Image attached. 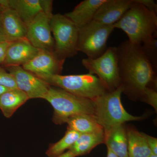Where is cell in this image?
<instances>
[{"mask_svg":"<svg viewBox=\"0 0 157 157\" xmlns=\"http://www.w3.org/2000/svg\"><path fill=\"white\" fill-rule=\"evenodd\" d=\"M117 47L123 93L132 99H141L150 84H156V71L144 53L141 45L126 40Z\"/></svg>","mask_w":157,"mask_h":157,"instance_id":"6da1fadb","label":"cell"},{"mask_svg":"<svg viewBox=\"0 0 157 157\" xmlns=\"http://www.w3.org/2000/svg\"><path fill=\"white\" fill-rule=\"evenodd\" d=\"M134 1L131 8L113 26L125 33L129 42L141 45L146 40L157 36V12Z\"/></svg>","mask_w":157,"mask_h":157,"instance_id":"7a4b0ae2","label":"cell"},{"mask_svg":"<svg viewBox=\"0 0 157 157\" xmlns=\"http://www.w3.org/2000/svg\"><path fill=\"white\" fill-rule=\"evenodd\" d=\"M124 90L121 85L114 90L107 92L92 100L94 105L93 117L104 132L117 125L140 120L144 117L132 115L124 108L121 101Z\"/></svg>","mask_w":157,"mask_h":157,"instance_id":"3957f363","label":"cell"},{"mask_svg":"<svg viewBox=\"0 0 157 157\" xmlns=\"http://www.w3.org/2000/svg\"><path fill=\"white\" fill-rule=\"evenodd\" d=\"M45 100L53 107L52 121L56 124L66 123L69 118L78 114L94 115L92 100L75 95L59 88L51 86Z\"/></svg>","mask_w":157,"mask_h":157,"instance_id":"277c9868","label":"cell"},{"mask_svg":"<svg viewBox=\"0 0 157 157\" xmlns=\"http://www.w3.org/2000/svg\"><path fill=\"white\" fill-rule=\"evenodd\" d=\"M50 86L59 88L75 95L93 100L109 92L101 79L88 73L79 75H47L38 77Z\"/></svg>","mask_w":157,"mask_h":157,"instance_id":"5b68a950","label":"cell"},{"mask_svg":"<svg viewBox=\"0 0 157 157\" xmlns=\"http://www.w3.org/2000/svg\"><path fill=\"white\" fill-rule=\"evenodd\" d=\"M50 25L55 42V52L60 58L76 56L77 51L78 29L65 15L53 14Z\"/></svg>","mask_w":157,"mask_h":157,"instance_id":"8992f818","label":"cell"},{"mask_svg":"<svg viewBox=\"0 0 157 157\" xmlns=\"http://www.w3.org/2000/svg\"><path fill=\"white\" fill-rule=\"evenodd\" d=\"M113 25H106L93 20L78 29L77 51L88 58L101 56L107 49V42L114 30Z\"/></svg>","mask_w":157,"mask_h":157,"instance_id":"52a82bcc","label":"cell"},{"mask_svg":"<svg viewBox=\"0 0 157 157\" xmlns=\"http://www.w3.org/2000/svg\"><path fill=\"white\" fill-rule=\"evenodd\" d=\"M82 64L89 73L101 79L108 91L114 90L121 85L118 64L117 47H109L101 56L95 59H82Z\"/></svg>","mask_w":157,"mask_h":157,"instance_id":"ba28073f","label":"cell"},{"mask_svg":"<svg viewBox=\"0 0 157 157\" xmlns=\"http://www.w3.org/2000/svg\"><path fill=\"white\" fill-rule=\"evenodd\" d=\"M5 69L14 77L17 89L26 94L29 99H45L50 86L21 66L7 67Z\"/></svg>","mask_w":157,"mask_h":157,"instance_id":"9c48e42d","label":"cell"},{"mask_svg":"<svg viewBox=\"0 0 157 157\" xmlns=\"http://www.w3.org/2000/svg\"><path fill=\"white\" fill-rule=\"evenodd\" d=\"M51 17L40 12L27 26L26 39L35 48L55 52V42L52 36Z\"/></svg>","mask_w":157,"mask_h":157,"instance_id":"30bf717a","label":"cell"},{"mask_svg":"<svg viewBox=\"0 0 157 157\" xmlns=\"http://www.w3.org/2000/svg\"><path fill=\"white\" fill-rule=\"evenodd\" d=\"M65 60L59 57L55 52L39 49L37 55L22 67L37 77L60 75Z\"/></svg>","mask_w":157,"mask_h":157,"instance_id":"8fae6325","label":"cell"},{"mask_svg":"<svg viewBox=\"0 0 157 157\" xmlns=\"http://www.w3.org/2000/svg\"><path fill=\"white\" fill-rule=\"evenodd\" d=\"M39 49L35 48L26 38L10 42L2 66L4 68L21 66L28 63L37 55Z\"/></svg>","mask_w":157,"mask_h":157,"instance_id":"7c38bea8","label":"cell"},{"mask_svg":"<svg viewBox=\"0 0 157 157\" xmlns=\"http://www.w3.org/2000/svg\"><path fill=\"white\" fill-rule=\"evenodd\" d=\"M134 3V0H105L93 20L106 25H114Z\"/></svg>","mask_w":157,"mask_h":157,"instance_id":"4fadbf2b","label":"cell"},{"mask_svg":"<svg viewBox=\"0 0 157 157\" xmlns=\"http://www.w3.org/2000/svg\"><path fill=\"white\" fill-rule=\"evenodd\" d=\"M1 15L7 41L11 42L26 38L27 27L15 11L7 9L1 13Z\"/></svg>","mask_w":157,"mask_h":157,"instance_id":"5bb4252c","label":"cell"},{"mask_svg":"<svg viewBox=\"0 0 157 157\" xmlns=\"http://www.w3.org/2000/svg\"><path fill=\"white\" fill-rule=\"evenodd\" d=\"M105 0H84L73 11L64 14L78 29L86 25L94 19L98 8Z\"/></svg>","mask_w":157,"mask_h":157,"instance_id":"9a60e30c","label":"cell"},{"mask_svg":"<svg viewBox=\"0 0 157 157\" xmlns=\"http://www.w3.org/2000/svg\"><path fill=\"white\" fill-rule=\"evenodd\" d=\"M104 134L107 148L119 157H128L126 130L124 124L115 126Z\"/></svg>","mask_w":157,"mask_h":157,"instance_id":"2e32d148","label":"cell"},{"mask_svg":"<svg viewBox=\"0 0 157 157\" xmlns=\"http://www.w3.org/2000/svg\"><path fill=\"white\" fill-rule=\"evenodd\" d=\"M104 130L99 132L80 134L68 150L76 157L85 155L89 154L96 147L104 144Z\"/></svg>","mask_w":157,"mask_h":157,"instance_id":"e0dca14e","label":"cell"},{"mask_svg":"<svg viewBox=\"0 0 157 157\" xmlns=\"http://www.w3.org/2000/svg\"><path fill=\"white\" fill-rule=\"evenodd\" d=\"M8 6L16 12L27 26L43 12L40 0H8Z\"/></svg>","mask_w":157,"mask_h":157,"instance_id":"ac0fdd59","label":"cell"},{"mask_svg":"<svg viewBox=\"0 0 157 157\" xmlns=\"http://www.w3.org/2000/svg\"><path fill=\"white\" fill-rule=\"evenodd\" d=\"M29 99L26 94L18 89L9 90L0 96V109L4 116L9 118Z\"/></svg>","mask_w":157,"mask_h":157,"instance_id":"d6986e66","label":"cell"},{"mask_svg":"<svg viewBox=\"0 0 157 157\" xmlns=\"http://www.w3.org/2000/svg\"><path fill=\"white\" fill-rule=\"evenodd\" d=\"M128 157H149L151 152L142 132L134 128H126Z\"/></svg>","mask_w":157,"mask_h":157,"instance_id":"ffe728a7","label":"cell"},{"mask_svg":"<svg viewBox=\"0 0 157 157\" xmlns=\"http://www.w3.org/2000/svg\"><path fill=\"white\" fill-rule=\"evenodd\" d=\"M66 123L67 124V129L73 130L80 134L99 132L104 130L93 116L89 114L73 116L68 119Z\"/></svg>","mask_w":157,"mask_h":157,"instance_id":"44dd1931","label":"cell"},{"mask_svg":"<svg viewBox=\"0 0 157 157\" xmlns=\"http://www.w3.org/2000/svg\"><path fill=\"white\" fill-rule=\"evenodd\" d=\"M80 134L73 130L67 129L64 137L58 141L51 144L46 152L48 157H58L69 150Z\"/></svg>","mask_w":157,"mask_h":157,"instance_id":"7402d4cb","label":"cell"},{"mask_svg":"<svg viewBox=\"0 0 157 157\" xmlns=\"http://www.w3.org/2000/svg\"><path fill=\"white\" fill-rule=\"evenodd\" d=\"M141 48L144 53L148 59L155 70L157 69V39L153 37L142 43Z\"/></svg>","mask_w":157,"mask_h":157,"instance_id":"603a6c76","label":"cell"},{"mask_svg":"<svg viewBox=\"0 0 157 157\" xmlns=\"http://www.w3.org/2000/svg\"><path fill=\"white\" fill-rule=\"evenodd\" d=\"M0 85L9 89H17L14 77L5 68L0 67Z\"/></svg>","mask_w":157,"mask_h":157,"instance_id":"cb8c5ba5","label":"cell"},{"mask_svg":"<svg viewBox=\"0 0 157 157\" xmlns=\"http://www.w3.org/2000/svg\"><path fill=\"white\" fill-rule=\"evenodd\" d=\"M141 99L157 110V92L153 88L147 86L144 91Z\"/></svg>","mask_w":157,"mask_h":157,"instance_id":"d4e9b609","label":"cell"},{"mask_svg":"<svg viewBox=\"0 0 157 157\" xmlns=\"http://www.w3.org/2000/svg\"><path fill=\"white\" fill-rule=\"evenodd\" d=\"M142 134L146 139L147 143L148 144L151 153L157 155V138L147 135L143 132H142Z\"/></svg>","mask_w":157,"mask_h":157,"instance_id":"484cf974","label":"cell"},{"mask_svg":"<svg viewBox=\"0 0 157 157\" xmlns=\"http://www.w3.org/2000/svg\"><path fill=\"white\" fill-rule=\"evenodd\" d=\"M40 1L43 13L52 17L53 15L52 12L53 1L51 0H40Z\"/></svg>","mask_w":157,"mask_h":157,"instance_id":"4316f807","label":"cell"},{"mask_svg":"<svg viewBox=\"0 0 157 157\" xmlns=\"http://www.w3.org/2000/svg\"><path fill=\"white\" fill-rule=\"evenodd\" d=\"M135 2L141 4L147 9L157 12V3L154 0H135Z\"/></svg>","mask_w":157,"mask_h":157,"instance_id":"83f0119b","label":"cell"},{"mask_svg":"<svg viewBox=\"0 0 157 157\" xmlns=\"http://www.w3.org/2000/svg\"><path fill=\"white\" fill-rule=\"evenodd\" d=\"M10 42L6 41L0 43V65L2 64L5 60L7 48L9 47Z\"/></svg>","mask_w":157,"mask_h":157,"instance_id":"f1b7e54d","label":"cell"},{"mask_svg":"<svg viewBox=\"0 0 157 157\" xmlns=\"http://www.w3.org/2000/svg\"><path fill=\"white\" fill-rule=\"evenodd\" d=\"M1 14V13H0V43L7 41L6 34H5L2 23Z\"/></svg>","mask_w":157,"mask_h":157,"instance_id":"f546056e","label":"cell"},{"mask_svg":"<svg viewBox=\"0 0 157 157\" xmlns=\"http://www.w3.org/2000/svg\"><path fill=\"white\" fill-rule=\"evenodd\" d=\"M58 157H76L71 151L68 150Z\"/></svg>","mask_w":157,"mask_h":157,"instance_id":"4dcf8cb0","label":"cell"},{"mask_svg":"<svg viewBox=\"0 0 157 157\" xmlns=\"http://www.w3.org/2000/svg\"><path fill=\"white\" fill-rule=\"evenodd\" d=\"M107 157H119L115 155L114 153L113 152L109 149L107 148Z\"/></svg>","mask_w":157,"mask_h":157,"instance_id":"1f68e13d","label":"cell"},{"mask_svg":"<svg viewBox=\"0 0 157 157\" xmlns=\"http://www.w3.org/2000/svg\"><path fill=\"white\" fill-rule=\"evenodd\" d=\"M9 90L11 89H9L7 88L0 85V96L2 95L3 93L6 92V91Z\"/></svg>","mask_w":157,"mask_h":157,"instance_id":"d6a6232c","label":"cell"},{"mask_svg":"<svg viewBox=\"0 0 157 157\" xmlns=\"http://www.w3.org/2000/svg\"><path fill=\"white\" fill-rule=\"evenodd\" d=\"M6 9H5V8H3L2 6L0 5V13H2V12L5 11Z\"/></svg>","mask_w":157,"mask_h":157,"instance_id":"836d02e7","label":"cell"},{"mask_svg":"<svg viewBox=\"0 0 157 157\" xmlns=\"http://www.w3.org/2000/svg\"><path fill=\"white\" fill-rule=\"evenodd\" d=\"M149 157H157V155L151 153L150 156Z\"/></svg>","mask_w":157,"mask_h":157,"instance_id":"e575fe53","label":"cell"}]
</instances>
